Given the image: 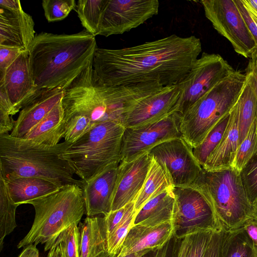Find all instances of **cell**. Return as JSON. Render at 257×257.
Masks as SVG:
<instances>
[{
  "mask_svg": "<svg viewBox=\"0 0 257 257\" xmlns=\"http://www.w3.org/2000/svg\"><path fill=\"white\" fill-rule=\"evenodd\" d=\"M202 51L199 38L173 34L121 49L97 48L92 67L107 86L158 82L178 84Z\"/></svg>",
  "mask_w": 257,
  "mask_h": 257,
  "instance_id": "1",
  "label": "cell"
},
{
  "mask_svg": "<svg viewBox=\"0 0 257 257\" xmlns=\"http://www.w3.org/2000/svg\"><path fill=\"white\" fill-rule=\"evenodd\" d=\"M97 48L95 37L85 29L73 34L36 35L28 49L35 85L64 90L92 64Z\"/></svg>",
  "mask_w": 257,
  "mask_h": 257,
  "instance_id": "2",
  "label": "cell"
},
{
  "mask_svg": "<svg viewBox=\"0 0 257 257\" xmlns=\"http://www.w3.org/2000/svg\"><path fill=\"white\" fill-rule=\"evenodd\" d=\"M148 93V87L144 83L104 85L91 64L64 90V119L80 115L88 118L94 126L107 120L120 121L123 113Z\"/></svg>",
  "mask_w": 257,
  "mask_h": 257,
  "instance_id": "3",
  "label": "cell"
},
{
  "mask_svg": "<svg viewBox=\"0 0 257 257\" xmlns=\"http://www.w3.org/2000/svg\"><path fill=\"white\" fill-rule=\"evenodd\" d=\"M72 144L65 141L56 145L38 144L24 138L0 135V174L5 179L38 177L59 187L83 182L74 177L69 164L59 157Z\"/></svg>",
  "mask_w": 257,
  "mask_h": 257,
  "instance_id": "4",
  "label": "cell"
},
{
  "mask_svg": "<svg viewBox=\"0 0 257 257\" xmlns=\"http://www.w3.org/2000/svg\"><path fill=\"white\" fill-rule=\"evenodd\" d=\"M35 209L32 226L17 247L45 243L49 250L61 233L72 225L78 224L85 214L82 188L68 184L46 195L28 201Z\"/></svg>",
  "mask_w": 257,
  "mask_h": 257,
  "instance_id": "5",
  "label": "cell"
},
{
  "mask_svg": "<svg viewBox=\"0 0 257 257\" xmlns=\"http://www.w3.org/2000/svg\"><path fill=\"white\" fill-rule=\"evenodd\" d=\"M124 130L118 120L98 123L59 157L81 180L86 181L108 166L119 164Z\"/></svg>",
  "mask_w": 257,
  "mask_h": 257,
  "instance_id": "6",
  "label": "cell"
},
{
  "mask_svg": "<svg viewBox=\"0 0 257 257\" xmlns=\"http://www.w3.org/2000/svg\"><path fill=\"white\" fill-rule=\"evenodd\" d=\"M247 77L235 70L219 82L181 116L182 137L193 149L228 114L237 101Z\"/></svg>",
  "mask_w": 257,
  "mask_h": 257,
  "instance_id": "7",
  "label": "cell"
},
{
  "mask_svg": "<svg viewBox=\"0 0 257 257\" xmlns=\"http://www.w3.org/2000/svg\"><path fill=\"white\" fill-rule=\"evenodd\" d=\"M239 173L231 167L214 171L202 168L193 184L207 198L225 231L239 228L254 220V208L247 198Z\"/></svg>",
  "mask_w": 257,
  "mask_h": 257,
  "instance_id": "8",
  "label": "cell"
},
{
  "mask_svg": "<svg viewBox=\"0 0 257 257\" xmlns=\"http://www.w3.org/2000/svg\"><path fill=\"white\" fill-rule=\"evenodd\" d=\"M173 191L176 197L175 235L178 238L197 231L222 228L211 203L198 187L194 184L174 187Z\"/></svg>",
  "mask_w": 257,
  "mask_h": 257,
  "instance_id": "9",
  "label": "cell"
},
{
  "mask_svg": "<svg viewBox=\"0 0 257 257\" xmlns=\"http://www.w3.org/2000/svg\"><path fill=\"white\" fill-rule=\"evenodd\" d=\"M206 18L221 35L228 40L234 51L250 58L257 47L234 0H202Z\"/></svg>",
  "mask_w": 257,
  "mask_h": 257,
  "instance_id": "10",
  "label": "cell"
},
{
  "mask_svg": "<svg viewBox=\"0 0 257 257\" xmlns=\"http://www.w3.org/2000/svg\"><path fill=\"white\" fill-rule=\"evenodd\" d=\"M235 70L220 55L203 52L180 83L182 92L177 112L183 114L210 89Z\"/></svg>",
  "mask_w": 257,
  "mask_h": 257,
  "instance_id": "11",
  "label": "cell"
},
{
  "mask_svg": "<svg viewBox=\"0 0 257 257\" xmlns=\"http://www.w3.org/2000/svg\"><path fill=\"white\" fill-rule=\"evenodd\" d=\"M148 152L168 174L173 187L193 184L202 170L182 137L162 142Z\"/></svg>",
  "mask_w": 257,
  "mask_h": 257,
  "instance_id": "12",
  "label": "cell"
},
{
  "mask_svg": "<svg viewBox=\"0 0 257 257\" xmlns=\"http://www.w3.org/2000/svg\"><path fill=\"white\" fill-rule=\"evenodd\" d=\"M181 115L177 111L157 121L125 128L121 161L128 162L166 141L181 137Z\"/></svg>",
  "mask_w": 257,
  "mask_h": 257,
  "instance_id": "13",
  "label": "cell"
},
{
  "mask_svg": "<svg viewBox=\"0 0 257 257\" xmlns=\"http://www.w3.org/2000/svg\"><path fill=\"white\" fill-rule=\"evenodd\" d=\"M158 0H107L98 35L122 34L158 15Z\"/></svg>",
  "mask_w": 257,
  "mask_h": 257,
  "instance_id": "14",
  "label": "cell"
},
{
  "mask_svg": "<svg viewBox=\"0 0 257 257\" xmlns=\"http://www.w3.org/2000/svg\"><path fill=\"white\" fill-rule=\"evenodd\" d=\"M182 92L180 83L164 86L125 113L120 122L125 128L139 127L157 121L175 111L177 112Z\"/></svg>",
  "mask_w": 257,
  "mask_h": 257,
  "instance_id": "15",
  "label": "cell"
},
{
  "mask_svg": "<svg viewBox=\"0 0 257 257\" xmlns=\"http://www.w3.org/2000/svg\"><path fill=\"white\" fill-rule=\"evenodd\" d=\"M152 160V156L147 152L130 161L120 162L111 211L135 201L144 185Z\"/></svg>",
  "mask_w": 257,
  "mask_h": 257,
  "instance_id": "16",
  "label": "cell"
},
{
  "mask_svg": "<svg viewBox=\"0 0 257 257\" xmlns=\"http://www.w3.org/2000/svg\"><path fill=\"white\" fill-rule=\"evenodd\" d=\"M0 86L12 104V116L20 112L40 89L34 84L28 50L23 51L0 75Z\"/></svg>",
  "mask_w": 257,
  "mask_h": 257,
  "instance_id": "17",
  "label": "cell"
},
{
  "mask_svg": "<svg viewBox=\"0 0 257 257\" xmlns=\"http://www.w3.org/2000/svg\"><path fill=\"white\" fill-rule=\"evenodd\" d=\"M118 165L108 166L87 181H82L87 216L105 215L111 211Z\"/></svg>",
  "mask_w": 257,
  "mask_h": 257,
  "instance_id": "18",
  "label": "cell"
},
{
  "mask_svg": "<svg viewBox=\"0 0 257 257\" xmlns=\"http://www.w3.org/2000/svg\"><path fill=\"white\" fill-rule=\"evenodd\" d=\"M64 90L60 88H40L20 111L12 137H24L43 119L62 99Z\"/></svg>",
  "mask_w": 257,
  "mask_h": 257,
  "instance_id": "19",
  "label": "cell"
},
{
  "mask_svg": "<svg viewBox=\"0 0 257 257\" xmlns=\"http://www.w3.org/2000/svg\"><path fill=\"white\" fill-rule=\"evenodd\" d=\"M174 219L155 225L137 224L129 230L119 255L125 256L144 250L163 246L174 235Z\"/></svg>",
  "mask_w": 257,
  "mask_h": 257,
  "instance_id": "20",
  "label": "cell"
},
{
  "mask_svg": "<svg viewBox=\"0 0 257 257\" xmlns=\"http://www.w3.org/2000/svg\"><path fill=\"white\" fill-rule=\"evenodd\" d=\"M32 17L23 10L10 11L0 8V45L28 50L35 38Z\"/></svg>",
  "mask_w": 257,
  "mask_h": 257,
  "instance_id": "21",
  "label": "cell"
},
{
  "mask_svg": "<svg viewBox=\"0 0 257 257\" xmlns=\"http://www.w3.org/2000/svg\"><path fill=\"white\" fill-rule=\"evenodd\" d=\"M239 119L235 105L229 113V118L224 134L210 154L202 168L214 171L230 167L239 146Z\"/></svg>",
  "mask_w": 257,
  "mask_h": 257,
  "instance_id": "22",
  "label": "cell"
},
{
  "mask_svg": "<svg viewBox=\"0 0 257 257\" xmlns=\"http://www.w3.org/2000/svg\"><path fill=\"white\" fill-rule=\"evenodd\" d=\"M173 187L149 200L136 214L133 225H155L174 219L176 197Z\"/></svg>",
  "mask_w": 257,
  "mask_h": 257,
  "instance_id": "23",
  "label": "cell"
},
{
  "mask_svg": "<svg viewBox=\"0 0 257 257\" xmlns=\"http://www.w3.org/2000/svg\"><path fill=\"white\" fill-rule=\"evenodd\" d=\"M107 239L104 216H87L79 229V257H97L107 251Z\"/></svg>",
  "mask_w": 257,
  "mask_h": 257,
  "instance_id": "24",
  "label": "cell"
},
{
  "mask_svg": "<svg viewBox=\"0 0 257 257\" xmlns=\"http://www.w3.org/2000/svg\"><path fill=\"white\" fill-rule=\"evenodd\" d=\"M65 122L62 100L23 138L33 142L56 145L64 138Z\"/></svg>",
  "mask_w": 257,
  "mask_h": 257,
  "instance_id": "25",
  "label": "cell"
},
{
  "mask_svg": "<svg viewBox=\"0 0 257 257\" xmlns=\"http://www.w3.org/2000/svg\"><path fill=\"white\" fill-rule=\"evenodd\" d=\"M4 179L12 199L18 206L61 188L50 181L38 177Z\"/></svg>",
  "mask_w": 257,
  "mask_h": 257,
  "instance_id": "26",
  "label": "cell"
},
{
  "mask_svg": "<svg viewBox=\"0 0 257 257\" xmlns=\"http://www.w3.org/2000/svg\"><path fill=\"white\" fill-rule=\"evenodd\" d=\"M219 257H257V247L243 227L224 230Z\"/></svg>",
  "mask_w": 257,
  "mask_h": 257,
  "instance_id": "27",
  "label": "cell"
},
{
  "mask_svg": "<svg viewBox=\"0 0 257 257\" xmlns=\"http://www.w3.org/2000/svg\"><path fill=\"white\" fill-rule=\"evenodd\" d=\"M173 187L168 174L152 158L144 185L135 201L136 214L149 200Z\"/></svg>",
  "mask_w": 257,
  "mask_h": 257,
  "instance_id": "28",
  "label": "cell"
},
{
  "mask_svg": "<svg viewBox=\"0 0 257 257\" xmlns=\"http://www.w3.org/2000/svg\"><path fill=\"white\" fill-rule=\"evenodd\" d=\"M235 105L238 114L239 145L246 136L251 123L257 117V98L247 78Z\"/></svg>",
  "mask_w": 257,
  "mask_h": 257,
  "instance_id": "29",
  "label": "cell"
},
{
  "mask_svg": "<svg viewBox=\"0 0 257 257\" xmlns=\"http://www.w3.org/2000/svg\"><path fill=\"white\" fill-rule=\"evenodd\" d=\"M107 0H79L76 11L85 29L94 36L99 35L102 16Z\"/></svg>",
  "mask_w": 257,
  "mask_h": 257,
  "instance_id": "30",
  "label": "cell"
},
{
  "mask_svg": "<svg viewBox=\"0 0 257 257\" xmlns=\"http://www.w3.org/2000/svg\"><path fill=\"white\" fill-rule=\"evenodd\" d=\"M18 205L12 199L3 176L0 174V250L5 237L17 227L16 211Z\"/></svg>",
  "mask_w": 257,
  "mask_h": 257,
  "instance_id": "31",
  "label": "cell"
},
{
  "mask_svg": "<svg viewBox=\"0 0 257 257\" xmlns=\"http://www.w3.org/2000/svg\"><path fill=\"white\" fill-rule=\"evenodd\" d=\"M257 154V117L251 123L244 139L239 145L230 167L239 173Z\"/></svg>",
  "mask_w": 257,
  "mask_h": 257,
  "instance_id": "32",
  "label": "cell"
},
{
  "mask_svg": "<svg viewBox=\"0 0 257 257\" xmlns=\"http://www.w3.org/2000/svg\"><path fill=\"white\" fill-rule=\"evenodd\" d=\"M229 113L216 124L199 146L193 149L194 157L202 168L224 134L229 120Z\"/></svg>",
  "mask_w": 257,
  "mask_h": 257,
  "instance_id": "33",
  "label": "cell"
},
{
  "mask_svg": "<svg viewBox=\"0 0 257 257\" xmlns=\"http://www.w3.org/2000/svg\"><path fill=\"white\" fill-rule=\"evenodd\" d=\"M214 230H200L187 234L180 239L184 257H205Z\"/></svg>",
  "mask_w": 257,
  "mask_h": 257,
  "instance_id": "34",
  "label": "cell"
},
{
  "mask_svg": "<svg viewBox=\"0 0 257 257\" xmlns=\"http://www.w3.org/2000/svg\"><path fill=\"white\" fill-rule=\"evenodd\" d=\"M136 214L135 202H132L121 222L107 237V251L115 257L119 254L124 240L133 226Z\"/></svg>",
  "mask_w": 257,
  "mask_h": 257,
  "instance_id": "35",
  "label": "cell"
},
{
  "mask_svg": "<svg viewBox=\"0 0 257 257\" xmlns=\"http://www.w3.org/2000/svg\"><path fill=\"white\" fill-rule=\"evenodd\" d=\"M242 185L250 203H257V154L252 157L240 171Z\"/></svg>",
  "mask_w": 257,
  "mask_h": 257,
  "instance_id": "36",
  "label": "cell"
},
{
  "mask_svg": "<svg viewBox=\"0 0 257 257\" xmlns=\"http://www.w3.org/2000/svg\"><path fill=\"white\" fill-rule=\"evenodd\" d=\"M64 120V141L71 144L77 141L94 126L88 118L80 115H73Z\"/></svg>",
  "mask_w": 257,
  "mask_h": 257,
  "instance_id": "37",
  "label": "cell"
},
{
  "mask_svg": "<svg viewBox=\"0 0 257 257\" xmlns=\"http://www.w3.org/2000/svg\"><path fill=\"white\" fill-rule=\"evenodd\" d=\"M76 5L74 0H43L42 3L45 16L48 22L65 19L72 10H76Z\"/></svg>",
  "mask_w": 257,
  "mask_h": 257,
  "instance_id": "38",
  "label": "cell"
},
{
  "mask_svg": "<svg viewBox=\"0 0 257 257\" xmlns=\"http://www.w3.org/2000/svg\"><path fill=\"white\" fill-rule=\"evenodd\" d=\"M77 225L75 223L69 227L56 240L61 243L65 257H79V229Z\"/></svg>",
  "mask_w": 257,
  "mask_h": 257,
  "instance_id": "39",
  "label": "cell"
},
{
  "mask_svg": "<svg viewBox=\"0 0 257 257\" xmlns=\"http://www.w3.org/2000/svg\"><path fill=\"white\" fill-rule=\"evenodd\" d=\"M13 105L4 88L0 86V135L9 134L14 127Z\"/></svg>",
  "mask_w": 257,
  "mask_h": 257,
  "instance_id": "40",
  "label": "cell"
},
{
  "mask_svg": "<svg viewBox=\"0 0 257 257\" xmlns=\"http://www.w3.org/2000/svg\"><path fill=\"white\" fill-rule=\"evenodd\" d=\"M131 203V202L117 210L110 211L106 215H103L107 237L121 222L130 207Z\"/></svg>",
  "mask_w": 257,
  "mask_h": 257,
  "instance_id": "41",
  "label": "cell"
},
{
  "mask_svg": "<svg viewBox=\"0 0 257 257\" xmlns=\"http://www.w3.org/2000/svg\"><path fill=\"white\" fill-rule=\"evenodd\" d=\"M257 47V17L248 9L243 0H234Z\"/></svg>",
  "mask_w": 257,
  "mask_h": 257,
  "instance_id": "42",
  "label": "cell"
},
{
  "mask_svg": "<svg viewBox=\"0 0 257 257\" xmlns=\"http://www.w3.org/2000/svg\"><path fill=\"white\" fill-rule=\"evenodd\" d=\"M23 51L18 48L0 45V75L5 72Z\"/></svg>",
  "mask_w": 257,
  "mask_h": 257,
  "instance_id": "43",
  "label": "cell"
},
{
  "mask_svg": "<svg viewBox=\"0 0 257 257\" xmlns=\"http://www.w3.org/2000/svg\"><path fill=\"white\" fill-rule=\"evenodd\" d=\"M179 239L175 235L163 246L155 249L153 257H177Z\"/></svg>",
  "mask_w": 257,
  "mask_h": 257,
  "instance_id": "44",
  "label": "cell"
},
{
  "mask_svg": "<svg viewBox=\"0 0 257 257\" xmlns=\"http://www.w3.org/2000/svg\"><path fill=\"white\" fill-rule=\"evenodd\" d=\"M223 231L222 228L213 231L205 257H219Z\"/></svg>",
  "mask_w": 257,
  "mask_h": 257,
  "instance_id": "45",
  "label": "cell"
},
{
  "mask_svg": "<svg viewBox=\"0 0 257 257\" xmlns=\"http://www.w3.org/2000/svg\"><path fill=\"white\" fill-rule=\"evenodd\" d=\"M246 75L257 98V68L254 60L250 58L246 69Z\"/></svg>",
  "mask_w": 257,
  "mask_h": 257,
  "instance_id": "46",
  "label": "cell"
},
{
  "mask_svg": "<svg viewBox=\"0 0 257 257\" xmlns=\"http://www.w3.org/2000/svg\"><path fill=\"white\" fill-rule=\"evenodd\" d=\"M243 227L254 244L257 247V221L255 220H249Z\"/></svg>",
  "mask_w": 257,
  "mask_h": 257,
  "instance_id": "47",
  "label": "cell"
},
{
  "mask_svg": "<svg viewBox=\"0 0 257 257\" xmlns=\"http://www.w3.org/2000/svg\"><path fill=\"white\" fill-rule=\"evenodd\" d=\"M0 8L10 11H18L23 9L19 0H1Z\"/></svg>",
  "mask_w": 257,
  "mask_h": 257,
  "instance_id": "48",
  "label": "cell"
},
{
  "mask_svg": "<svg viewBox=\"0 0 257 257\" xmlns=\"http://www.w3.org/2000/svg\"><path fill=\"white\" fill-rule=\"evenodd\" d=\"M47 257H65L61 243L59 241L56 240L49 250Z\"/></svg>",
  "mask_w": 257,
  "mask_h": 257,
  "instance_id": "49",
  "label": "cell"
},
{
  "mask_svg": "<svg viewBox=\"0 0 257 257\" xmlns=\"http://www.w3.org/2000/svg\"><path fill=\"white\" fill-rule=\"evenodd\" d=\"M18 257H40L36 245L31 244L25 247Z\"/></svg>",
  "mask_w": 257,
  "mask_h": 257,
  "instance_id": "50",
  "label": "cell"
},
{
  "mask_svg": "<svg viewBox=\"0 0 257 257\" xmlns=\"http://www.w3.org/2000/svg\"><path fill=\"white\" fill-rule=\"evenodd\" d=\"M248 9L257 17V0H243Z\"/></svg>",
  "mask_w": 257,
  "mask_h": 257,
  "instance_id": "51",
  "label": "cell"
},
{
  "mask_svg": "<svg viewBox=\"0 0 257 257\" xmlns=\"http://www.w3.org/2000/svg\"><path fill=\"white\" fill-rule=\"evenodd\" d=\"M152 250H154V249H148L144 250H142V251H141L139 252L131 253V254H128V255H126L125 256H121V255L118 254L115 257H141L144 254H145Z\"/></svg>",
  "mask_w": 257,
  "mask_h": 257,
  "instance_id": "52",
  "label": "cell"
},
{
  "mask_svg": "<svg viewBox=\"0 0 257 257\" xmlns=\"http://www.w3.org/2000/svg\"><path fill=\"white\" fill-rule=\"evenodd\" d=\"M179 239L178 249L177 253V257H184L183 249L181 245L180 239Z\"/></svg>",
  "mask_w": 257,
  "mask_h": 257,
  "instance_id": "53",
  "label": "cell"
},
{
  "mask_svg": "<svg viewBox=\"0 0 257 257\" xmlns=\"http://www.w3.org/2000/svg\"><path fill=\"white\" fill-rule=\"evenodd\" d=\"M97 257H115L113 255L109 253L108 251H104L101 254H100L99 255H98Z\"/></svg>",
  "mask_w": 257,
  "mask_h": 257,
  "instance_id": "54",
  "label": "cell"
},
{
  "mask_svg": "<svg viewBox=\"0 0 257 257\" xmlns=\"http://www.w3.org/2000/svg\"><path fill=\"white\" fill-rule=\"evenodd\" d=\"M154 250L149 251L148 252L144 254L141 257H153Z\"/></svg>",
  "mask_w": 257,
  "mask_h": 257,
  "instance_id": "55",
  "label": "cell"
},
{
  "mask_svg": "<svg viewBox=\"0 0 257 257\" xmlns=\"http://www.w3.org/2000/svg\"><path fill=\"white\" fill-rule=\"evenodd\" d=\"M254 61L257 68V49L253 53L251 57Z\"/></svg>",
  "mask_w": 257,
  "mask_h": 257,
  "instance_id": "56",
  "label": "cell"
},
{
  "mask_svg": "<svg viewBox=\"0 0 257 257\" xmlns=\"http://www.w3.org/2000/svg\"><path fill=\"white\" fill-rule=\"evenodd\" d=\"M254 220L257 221V203L254 206Z\"/></svg>",
  "mask_w": 257,
  "mask_h": 257,
  "instance_id": "57",
  "label": "cell"
}]
</instances>
